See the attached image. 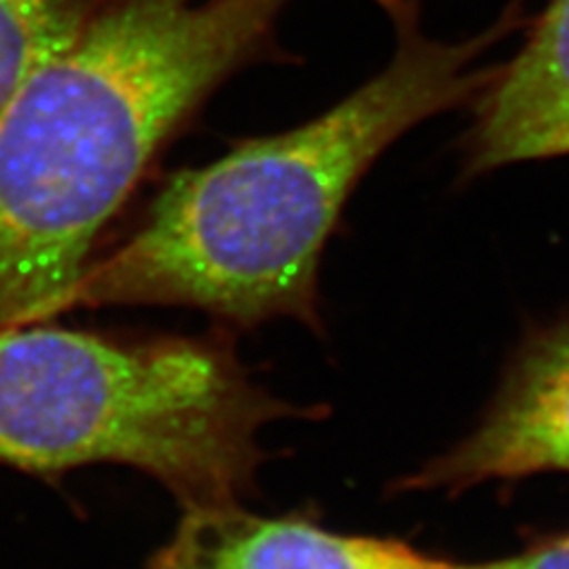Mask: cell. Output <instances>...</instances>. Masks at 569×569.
Here are the masks:
<instances>
[{"label": "cell", "instance_id": "6da1fadb", "mask_svg": "<svg viewBox=\"0 0 569 569\" xmlns=\"http://www.w3.org/2000/svg\"><path fill=\"white\" fill-rule=\"evenodd\" d=\"M395 58L313 121L242 142L176 173L146 221L93 261L74 307H192L236 326L297 318L318 328V269L351 190L406 131L482 93L475 67L510 24L462 43L435 41L411 14Z\"/></svg>", "mask_w": 569, "mask_h": 569}, {"label": "cell", "instance_id": "7a4b0ae2", "mask_svg": "<svg viewBox=\"0 0 569 569\" xmlns=\"http://www.w3.org/2000/svg\"><path fill=\"white\" fill-rule=\"evenodd\" d=\"M288 0H107L0 110V330L71 309L159 146Z\"/></svg>", "mask_w": 569, "mask_h": 569}, {"label": "cell", "instance_id": "3957f363", "mask_svg": "<svg viewBox=\"0 0 569 569\" xmlns=\"http://www.w3.org/2000/svg\"><path fill=\"white\" fill-rule=\"evenodd\" d=\"M290 416L301 408L257 385L226 345L0 330V460L27 472L121 462L183 508L238 503L266 460L259 432Z\"/></svg>", "mask_w": 569, "mask_h": 569}, {"label": "cell", "instance_id": "277c9868", "mask_svg": "<svg viewBox=\"0 0 569 569\" xmlns=\"http://www.w3.org/2000/svg\"><path fill=\"white\" fill-rule=\"evenodd\" d=\"M548 470H569V323L529 340L477 430L399 489L462 491Z\"/></svg>", "mask_w": 569, "mask_h": 569}, {"label": "cell", "instance_id": "5b68a950", "mask_svg": "<svg viewBox=\"0 0 569 569\" xmlns=\"http://www.w3.org/2000/svg\"><path fill=\"white\" fill-rule=\"evenodd\" d=\"M401 541L347 537L305 518H259L238 503L186 508L148 569H468Z\"/></svg>", "mask_w": 569, "mask_h": 569}, {"label": "cell", "instance_id": "8992f818", "mask_svg": "<svg viewBox=\"0 0 569 569\" xmlns=\"http://www.w3.org/2000/svg\"><path fill=\"white\" fill-rule=\"evenodd\" d=\"M569 154V0H550L529 41L479 96L470 171Z\"/></svg>", "mask_w": 569, "mask_h": 569}, {"label": "cell", "instance_id": "52a82bcc", "mask_svg": "<svg viewBox=\"0 0 569 569\" xmlns=\"http://www.w3.org/2000/svg\"><path fill=\"white\" fill-rule=\"evenodd\" d=\"M107 0H0V110Z\"/></svg>", "mask_w": 569, "mask_h": 569}, {"label": "cell", "instance_id": "ba28073f", "mask_svg": "<svg viewBox=\"0 0 569 569\" xmlns=\"http://www.w3.org/2000/svg\"><path fill=\"white\" fill-rule=\"evenodd\" d=\"M468 569H569V533L531 546L512 558L477 562Z\"/></svg>", "mask_w": 569, "mask_h": 569}, {"label": "cell", "instance_id": "9c48e42d", "mask_svg": "<svg viewBox=\"0 0 569 569\" xmlns=\"http://www.w3.org/2000/svg\"><path fill=\"white\" fill-rule=\"evenodd\" d=\"M376 3H380L385 10H389L391 14H395V20H399L401 14L408 12L406 0H376Z\"/></svg>", "mask_w": 569, "mask_h": 569}]
</instances>
